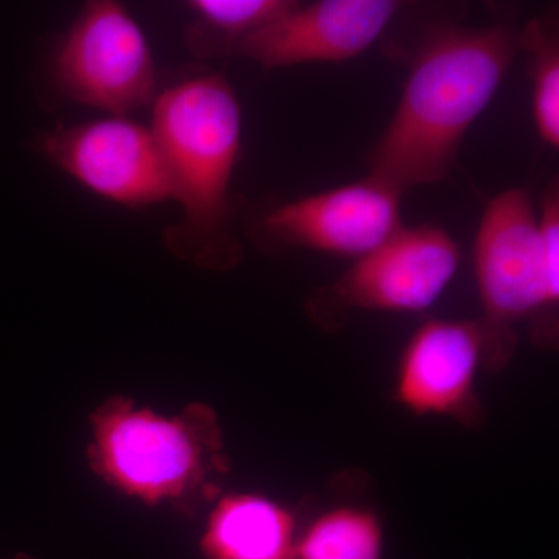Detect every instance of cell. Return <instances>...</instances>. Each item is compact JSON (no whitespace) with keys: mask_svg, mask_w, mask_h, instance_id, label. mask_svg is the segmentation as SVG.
<instances>
[{"mask_svg":"<svg viewBox=\"0 0 559 559\" xmlns=\"http://www.w3.org/2000/svg\"><path fill=\"white\" fill-rule=\"evenodd\" d=\"M484 337L477 320L430 319L411 334L396 366L393 399L415 417L450 418L479 428L477 374Z\"/></svg>","mask_w":559,"mask_h":559,"instance_id":"9c48e42d","label":"cell"},{"mask_svg":"<svg viewBox=\"0 0 559 559\" xmlns=\"http://www.w3.org/2000/svg\"><path fill=\"white\" fill-rule=\"evenodd\" d=\"M90 425V469L121 495L183 518L219 498L230 463L209 404H187L167 417L114 395L92 412Z\"/></svg>","mask_w":559,"mask_h":559,"instance_id":"277c9868","label":"cell"},{"mask_svg":"<svg viewBox=\"0 0 559 559\" xmlns=\"http://www.w3.org/2000/svg\"><path fill=\"white\" fill-rule=\"evenodd\" d=\"M47 97L130 116L157 97V69L145 32L123 3L91 0L40 69Z\"/></svg>","mask_w":559,"mask_h":559,"instance_id":"5b68a950","label":"cell"},{"mask_svg":"<svg viewBox=\"0 0 559 559\" xmlns=\"http://www.w3.org/2000/svg\"><path fill=\"white\" fill-rule=\"evenodd\" d=\"M403 9L396 0L299 2L278 21L242 40L235 57L266 70L355 60L370 49Z\"/></svg>","mask_w":559,"mask_h":559,"instance_id":"30bf717a","label":"cell"},{"mask_svg":"<svg viewBox=\"0 0 559 559\" xmlns=\"http://www.w3.org/2000/svg\"><path fill=\"white\" fill-rule=\"evenodd\" d=\"M297 5L296 0H190L183 43L200 60L235 57L242 40Z\"/></svg>","mask_w":559,"mask_h":559,"instance_id":"7c38bea8","label":"cell"},{"mask_svg":"<svg viewBox=\"0 0 559 559\" xmlns=\"http://www.w3.org/2000/svg\"><path fill=\"white\" fill-rule=\"evenodd\" d=\"M401 191L374 176L266 205L248 219V237L270 255L311 250L358 260L403 226Z\"/></svg>","mask_w":559,"mask_h":559,"instance_id":"52a82bcc","label":"cell"},{"mask_svg":"<svg viewBox=\"0 0 559 559\" xmlns=\"http://www.w3.org/2000/svg\"><path fill=\"white\" fill-rule=\"evenodd\" d=\"M31 148L97 197L143 209L173 200L170 176L151 128L128 116L60 124Z\"/></svg>","mask_w":559,"mask_h":559,"instance_id":"ba28073f","label":"cell"},{"mask_svg":"<svg viewBox=\"0 0 559 559\" xmlns=\"http://www.w3.org/2000/svg\"><path fill=\"white\" fill-rule=\"evenodd\" d=\"M518 50L510 25L430 33L412 58L392 119L371 146L369 175L401 193L450 178L463 140L498 94Z\"/></svg>","mask_w":559,"mask_h":559,"instance_id":"6da1fadb","label":"cell"},{"mask_svg":"<svg viewBox=\"0 0 559 559\" xmlns=\"http://www.w3.org/2000/svg\"><path fill=\"white\" fill-rule=\"evenodd\" d=\"M293 510L259 492H230L213 502L200 549L204 559H297Z\"/></svg>","mask_w":559,"mask_h":559,"instance_id":"8fae6325","label":"cell"},{"mask_svg":"<svg viewBox=\"0 0 559 559\" xmlns=\"http://www.w3.org/2000/svg\"><path fill=\"white\" fill-rule=\"evenodd\" d=\"M11 559H38V558L31 557V555H27V554H17V555H14V557Z\"/></svg>","mask_w":559,"mask_h":559,"instance_id":"9a60e30c","label":"cell"},{"mask_svg":"<svg viewBox=\"0 0 559 559\" xmlns=\"http://www.w3.org/2000/svg\"><path fill=\"white\" fill-rule=\"evenodd\" d=\"M151 130L182 218L164 230L171 255L198 270L227 272L242 260L235 234L241 198L231 191L242 148V108L223 73L202 69L153 102Z\"/></svg>","mask_w":559,"mask_h":559,"instance_id":"7a4b0ae2","label":"cell"},{"mask_svg":"<svg viewBox=\"0 0 559 559\" xmlns=\"http://www.w3.org/2000/svg\"><path fill=\"white\" fill-rule=\"evenodd\" d=\"M457 241L436 224L401 226L377 249L307 301L312 322L340 330L355 311L423 312L433 307L460 266Z\"/></svg>","mask_w":559,"mask_h":559,"instance_id":"8992f818","label":"cell"},{"mask_svg":"<svg viewBox=\"0 0 559 559\" xmlns=\"http://www.w3.org/2000/svg\"><path fill=\"white\" fill-rule=\"evenodd\" d=\"M518 47L532 57V112L536 132L550 148L559 146V32L558 20L535 17L518 32Z\"/></svg>","mask_w":559,"mask_h":559,"instance_id":"5bb4252c","label":"cell"},{"mask_svg":"<svg viewBox=\"0 0 559 559\" xmlns=\"http://www.w3.org/2000/svg\"><path fill=\"white\" fill-rule=\"evenodd\" d=\"M481 305L484 370H506L520 330L543 348L558 344L559 189L544 190L539 209L528 190L500 191L481 215L473 246Z\"/></svg>","mask_w":559,"mask_h":559,"instance_id":"3957f363","label":"cell"},{"mask_svg":"<svg viewBox=\"0 0 559 559\" xmlns=\"http://www.w3.org/2000/svg\"><path fill=\"white\" fill-rule=\"evenodd\" d=\"M384 540V525L373 510L334 507L300 530L297 559H382Z\"/></svg>","mask_w":559,"mask_h":559,"instance_id":"4fadbf2b","label":"cell"}]
</instances>
